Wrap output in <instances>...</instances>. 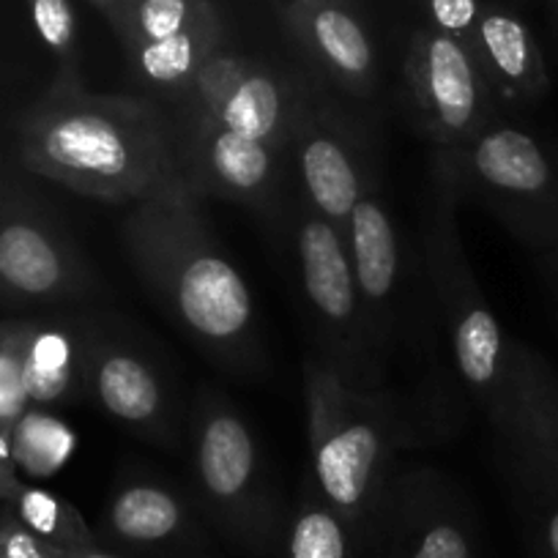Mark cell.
<instances>
[{
	"mask_svg": "<svg viewBox=\"0 0 558 558\" xmlns=\"http://www.w3.org/2000/svg\"><path fill=\"white\" fill-rule=\"evenodd\" d=\"M63 558H121V556H112V553L99 550V547H90V550H77V553H66Z\"/></svg>",
	"mask_w": 558,
	"mask_h": 558,
	"instance_id": "obj_32",
	"label": "cell"
},
{
	"mask_svg": "<svg viewBox=\"0 0 558 558\" xmlns=\"http://www.w3.org/2000/svg\"><path fill=\"white\" fill-rule=\"evenodd\" d=\"M490 430L536 558H558V373L525 342L512 340L509 397Z\"/></svg>",
	"mask_w": 558,
	"mask_h": 558,
	"instance_id": "obj_7",
	"label": "cell"
},
{
	"mask_svg": "<svg viewBox=\"0 0 558 558\" xmlns=\"http://www.w3.org/2000/svg\"><path fill=\"white\" fill-rule=\"evenodd\" d=\"M3 507L39 539L47 545L58 547L63 553L90 550L96 547L94 525L85 523L83 514L58 493L45 490V487L20 482L17 490L3 501Z\"/></svg>",
	"mask_w": 558,
	"mask_h": 558,
	"instance_id": "obj_23",
	"label": "cell"
},
{
	"mask_svg": "<svg viewBox=\"0 0 558 558\" xmlns=\"http://www.w3.org/2000/svg\"><path fill=\"white\" fill-rule=\"evenodd\" d=\"M402 88L413 126L433 148L460 146L501 118L471 47L427 25L408 39Z\"/></svg>",
	"mask_w": 558,
	"mask_h": 558,
	"instance_id": "obj_9",
	"label": "cell"
},
{
	"mask_svg": "<svg viewBox=\"0 0 558 558\" xmlns=\"http://www.w3.org/2000/svg\"><path fill=\"white\" fill-rule=\"evenodd\" d=\"M112 31L134 83L170 101L184 99L225 41L211 0H129Z\"/></svg>",
	"mask_w": 558,
	"mask_h": 558,
	"instance_id": "obj_10",
	"label": "cell"
},
{
	"mask_svg": "<svg viewBox=\"0 0 558 558\" xmlns=\"http://www.w3.org/2000/svg\"><path fill=\"white\" fill-rule=\"evenodd\" d=\"M175 157L192 195H214L266 211L277 203L288 151L235 134L208 118L175 112Z\"/></svg>",
	"mask_w": 558,
	"mask_h": 558,
	"instance_id": "obj_14",
	"label": "cell"
},
{
	"mask_svg": "<svg viewBox=\"0 0 558 558\" xmlns=\"http://www.w3.org/2000/svg\"><path fill=\"white\" fill-rule=\"evenodd\" d=\"M121 241L140 279L208 356L233 369L255 362V299L214 244L190 186L132 203Z\"/></svg>",
	"mask_w": 558,
	"mask_h": 558,
	"instance_id": "obj_2",
	"label": "cell"
},
{
	"mask_svg": "<svg viewBox=\"0 0 558 558\" xmlns=\"http://www.w3.org/2000/svg\"><path fill=\"white\" fill-rule=\"evenodd\" d=\"M28 7L36 34L58 58V69L77 66V17L72 0H28Z\"/></svg>",
	"mask_w": 558,
	"mask_h": 558,
	"instance_id": "obj_26",
	"label": "cell"
},
{
	"mask_svg": "<svg viewBox=\"0 0 558 558\" xmlns=\"http://www.w3.org/2000/svg\"><path fill=\"white\" fill-rule=\"evenodd\" d=\"M458 197L433 175V195L425 217V268L436 307L447 329L454 367L471 391L487 422L501 416L509 397V353L501 320L482 293L469 255L463 250L458 225Z\"/></svg>",
	"mask_w": 558,
	"mask_h": 558,
	"instance_id": "obj_6",
	"label": "cell"
},
{
	"mask_svg": "<svg viewBox=\"0 0 558 558\" xmlns=\"http://www.w3.org/2000/svg\"><path fill=\"white\" fill-rule=\"evenodd\" d=\"M25 168L77 195L140 203L186 186L175 157V123L146 96L90 94L80 66L56 83L20 121Z\"/></svg>",
	"mask_w": 558,
	"mask_h": 558,
	"instance_id": "obj_1",
	"label": "cell"
},
{
	"mask_svg": "<svg viewBox=\"0 0 558 558\" xmlns=\"http://www.w3.org/2000/svg\"><path fill=\"white\" fill-rule=\"evenodd\" d=\"M279 558H369L351 525L324 501L307 476L296 507L288 514Z\"/></svg>",
	"mask_w": 558,
	"mask_h": 558,
	"instance_id": "obj_22",
	"label": "cell"
},
{
	"mask_svg": "<svg viewBox=\"0 0 558 558\" xmlns=\"http://www.w3.org/2000/svg\"><path fill=\"white\" fill-rule=\"evenodd\" d=\"M96 547L121 558H222L195 498L154 474H123L94 525Z\"/></svg>",
	"mask_w": 558,
	"mask_h": 558,
	"instance_id": "obj_11",
	"label": "cell"
},
{
	"mask_svg": "<svg viewBox=\"0 0 558 558\" xmlns=\"http://www.w3.org/2000/svg\"><path fill=\"white\" fill-rule=\"evenodd\" d=\"M192 498L217 536L252 558H271L286 536L288 514L268 476L260 444L228 397L197 395L186 427Z\"/></svg>",
	"mask_w": 558,
	"mask_h": 558,
	"instance_id": "obj_5",
	"label": "cell"
},
{
	"mask_svg": "<svg viewBox=\"0 0 558 558\" xmlns=\"http://www.w3.org/2000/svg\"><path fill=\"white\" fill-rule=\"evenodd\" d=\"M96 324L74 318L28 320L23 345L31 405L50 408L74 400L88 386Z\"/></svg>",
	"mask_w": 558,
	"mask_h": 558,
	"instance_id": "obj_21",
	"label": "cell"
},
{
	"mask_svg": "<svg viewBox=\"0 0 558 558\" xmlns=\"http://www.w3.org/2000/svg\"><path fill=\"white\" fill-rule=\"evenodd\" d=\"M288 154L296 168L302 201L345 230L364 186L373 179L367 146L337 107L307 96Z\"/></svg>",
	"mask_w": 558,
	"mask_h": 558,
	"instance_id": "obj_15",
	"label": "cell"
},
{
	"mask_svg": "<svg viewBox=\"0 0 558 558\" xmlns=\"http://www.w3.org/2000/svg\"><path fill=\"white\" fill-rule=\"evenodd\" d=\"M433 175L460 203L485 208L531 252L558 246V137L493 121L460 146L433 148Z\"/></svg>",
	"mask_w": 558,
	"mask_h": 558,
	"instance_id": "obj_4",
	"label": "cell"
},
{
	"mask_svg": "<svg viewBox=\"0 0 558 558\" xmlns=\"http://www.w3.org/2000/svg\"><path fill=\"white\" fill-rule=\"evenodd\" d=\"M20 469L17 460H14V441H12V430L7 427H0V504L7 501L20 485Z\"/></svg>",
	"mask_w": 558,
	"mask_h": 558,
	"instance_id": "obj_30",
	"label": "cell"
},
{
	"mask_svg": "<svg viewBox=\"0 0 558 558\" xmlns=\"http://www.w3.org/2000/svg\"><path fill=\"white\" fill-rule=\"evenodd\" d=\"M66 553L31 534L3 504H0V558H63Z\"/></svg>",
	"mask_w": 558,
	"mask_h": 558,
	"instance_id": "obj_28",
	"label": "cell"
},
{
	"mask_svg": "<svg viewBox=\"0 0 558 558\" xmlns=\"http://www.w3.org/2000/svg\"><path fill=\"white\" fill-rule=\"evenodd\" d=\"M536 274H539L542 291H545L547 307H550L553 320H556L558 329V246L536 252Z\"/></svg>",
	"mask_w": 558,
	"mask_h": 558,
	"instance_id": "obj_29",
	"label": "cell"
},
{
	"mask_svg": "<svg viewBox=\"0 0 558 558\" xmlns=\"http://www.w3.org/2000/svg\"><path fill=\"white\" fill-rule=\"evenodd\" d=\"M25 331L28 320H3L0 331V427L7 430H12L31 408L23 367Z\"/></svg>",
	"mask_w": 558,
	"mask_h": 558,
	"instance_id": "obj_25",
	"label": "cell"
},
{
	"mask_svg": "<svg viewBox=\"0 0 558 558\" xmlns=\"http://www.w3.org/2000/svg\"><path fill=\"white\" fill-rule=\"evenodd\" d=\"M288 225L304 304L324 335L320 356L367 389H389V359L375 340L373 324L359 296L345 230L320 217L304 201L293 206Z\"/></svg>",
	"mask_w": 558,
	"mask_h": 558,
	"instance_id": "obj_8",
	"label": "cell"
},
{
	"mask_svg": "<svg viewBox=\"0 0 558 558\" xmlns=\"http://www.w3.org/2000/svg\"><path fill=\"white\" fill-rule=\"evenodd\" d=\"M0 331H3V320H0Z\"/></svg>",
	"mask_w": 558,
	"mask_h": 558,
	"instance_id": "obj_34",
	"label": "cell"
},
{
	"mask_svg": "<svg viewBox=\"0 0 558 558\" xmlns=\"http://www.w3.org/2000/svg\"><path fill=\"white\" fill-rule=\"evenodd\" d=\"M418 3L427 17V28L471 47L482 14V0H418Z\"/></svg>",
	"mask_w": 558,
	"mask_h": 558,
	"instance_id": "obj_27",
	"label": "cell"
},
{
	"mask_svg": "<svg viewBox=\"0 0 558 558\" xmlns=\"http://www.w3.org/2000/svg\"><path fill=\"white\" fill-rule=\"evenodd\" d=\"M88 3L107 20V23H110L112 28V25L118 23V17L123 14V9H126L129 0H88Z\"/></svg>",
	"mask_w": 558,
	"mask_h": 558,
	"instance_id": "obj_31",
	"label": "cell"
},
{
	"mask_svg": "<svg viewBox=\"0 0 558 558\" xmlns=\"http://www.w3.org/2000/svg\"><path fill=\"white\" fill-rule=\"evenodd\" d=\"M369 558H480L476 514L458 482L430 465L395 469Z\"/></svg>",
	"mask_w": 558,
	"mask_h": 558,
	"instance_id": "obj_12",
	"label": "cell"
},
{
	"mask_svg": "<svg viewBox=\"0 0 558 558\" xmlns=\"http://www.w3.org/2000/svg\"><path fill=\"white\" fill-rule=\"evenodd\" d=\"M542 7H545L547 20H550V28L556 31L558 36V0H542Z\"/></svg>",
	"mask_w": 558,
	"mask_h": 558,
	"instance_id": "obj_33",
	"label": "cell"
},
{
	"mask_svg": "<svg viewBox=\"0 0 558 558\" xmlns=\"http://www.w3.org/2000/svg\"><path fill=\"white\" fill-rule=\"evenodd\" d=\"M94 274L77 246L36 208L0 206V299L9 304H52L85 296Z\"/></svg>",
	"mask_w": 558,
	"mask_h": 558,
	"instance_id": "obj_16",
	"label": "cell"
},
{
	"mask_svg": "<svg viewBox=\"0 0 558 558\" xmlns=\"http://www.w3.org/2000/svg\"><path fill=\"white\" fill-rule=\"evenodd\" d=\"M523 3H529V0H523Z\"/></svg>",
	"mask_w": 558,
	"mask_h": 558,
	"instance_id": "obj_35",
	"label": "cell"
},
{
	"mask_svg": "<svg viewBox=\"0 0 558 558\" xmlns=\"http://www.w3.org/2000/svg\"><path fill=\"white\" fill-rule=\"evenodd\" d=\"M288 31L310 61L353 99H373L378 90V56L364 20L345 0H288Z\"/></svg>",
	"mask_w": 558,
	"mask_h": 558,
	"instance_id": "obj_19",
	"label": "cell"
},
{
	"mask_svg": "<svg viewBox=\"0 0 558 558\" xmlns=\"http://www.w3.org/2000/svg\"><path fill=\"white\" fill-rule=\"evenodd\" d=\"M471 52L501 110H531L550 94L539 39L520 9L507 0H482Z\"/></svg>",
	"mask_w": 558,
	"mask_h": 558,
	"instance_id": "obj_20",
	"label": "cell"
},
{
	"mask_svg": "<svg viewBox=\"0 0 558 558\" xmlns=\"http://www.w3.org/2000/svg\"><path fill=\"white\" fill-rule=\"evenodd\" d=\"M85 395L134 436L179 447L181 418L159 367L143 348L107 335L99 324L94 329Z\"/></svg>",
	"mask_w": 558,
	"mask_h": 558,
	"instance_id": "obj_17",
	"label": "cell"
},
{
	"mask_svg": "<svg viewBox=\"0 0 558 558\" xmlns=\"http://www.w3.org/2000/svg\"><path fill=\"white\" fill-rule=\"evenodd\" d=\"M304 397L313 458L310 480L373 553L397 449L408 441L402 408L389 389L356 384L320 353L304 359Z\"/></svg>",
	"mask_w": 558,
	"mask_h": 558,
	"instance_id": "obj_3",
	"label": "cell"
},
{
	"mask_svg": "<svg viewBox=\"0 0 558 558\" xmlns=\"http://www.w3.org/2000/svg\"><path fill=\"white\" fill-rule=\"evenodd\" d=\"M12 441L20 474L28 476H50L61 469L74 447L72 430L36 405H31L12 427Z\"/></svg>",
	"mask_w": 558,
	"mask_h": 558,
	"instance_id": "obj_24",
	"label": "cell"
},
{
	"mask_svg": "<svg viewBox=\"0 0 558 558\" xmlns=\"http://www.w3.org/2000/svg\"><path fill=\"white\" fill-rule=\"evenodd\" d=\"M304 94L288 74L244 56L217 52L201 69L175 112L208 118L235 134L288 151Z\"/></svg>",
	"mask_w": 558,
	"mask_h": 558,
	"instance_id": "obj_13",
	"label": "cell"
},
{
	"mask_svg": "<svg viewBox=\"0 0 558 558\" xmlns=\"http://www.w3.org/2000/svg\"><path fill=\"white\" fill-rule=\"evenodd\" d=\"M345 244L351 255L353 277L362 296L367 318L373 324L375 340L389 359L395 340L405 335L411 315L405 299V271H402V250L397 239L395 219L378 192L375 175L364 186L356 208L345 222Z\"/></svg>",
	"mask_w": 558,
	"mask_h": 558,
	"instance_id": "obj_18",
	"label": "cell"
}]
</instances>
